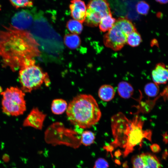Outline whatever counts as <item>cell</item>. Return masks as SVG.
<instances>
[{"mask_svg": "<svg viewBox=\"0 0 168 168\" xmlns=\"http://www.w3.org/2000/svg\"><path fill=\"white\" fill-rule=\"evenodd\" d=\"M0 31V57L4 64L15 71L25 60L38 55V44L30 33L12 26Z\"/></svg>", "mask_w": 168, "mask_h": 168, "instance_id": "6da1fadb", "label": "cell"}, {"mask_svg": "<svg viewBox=\"0 0 168 168\" xmlns=\"http://www.w3.org/2000/svg\"><path fill=\"white\" fill-rule=\"evenodd\" d=\"M111 124L114 138L113 143L122 145L125 148V156L131 152L135 146L142 143L144 138L151 140L152 131L143 129L144 121L138 115L129 119L119 112L112 117Z\"/></svg>", "mask_w": 168, "mask_h": 168, "instance_id": "7a4b0ae2", "label": "cell"}, {"mask_svg": "<svg viewBox=\"0 0 168 168\" xmlns=\"http://www.w3.org/2000/svg\"><path fill=\"white\" fill-rule=\"evenodd\" d=\"M68 118L74 125L82 128H89L100 120L101 113L94 98L81 94L70 102L66 110Z\"/></svg>", "mask_w": 168, "mask_h": 168, "instance_id": "3957f363", "label": "cell"}, {"mask_svg": "<svg viewBox=\"0 0 168 168\" xmlns=\"http://www.w3.org/2000/svg\"><path fill=\"white\" fill-rule=\"evenodd\" d=\"M30 31L38 46L45 53L55 57L62 52L63 46L61 38L41 16H34Z\"/></svg>", "mask_w": 168, "mask_h": 168, "instance_id": "277c9868", "label": "cell"}, {"mask_svg": "<svg viewBox=\"0 0 168 168\" xmlns=\"http://www.w3.org/2000/svg\"><path fill=\"white\" fill-rule=\"evenodd\" d=\"M136 30L132 22L127 18L120 17L103 37L105 45L114 51L120 50L126 44L128 35Z\"/></svg>", "mask_w": 168, "mask_h": 168, "instance_id": "5b68a950", "label": "cell"}, {"mask_svg": "<svg viewBox=\"0 0 168 168\" xmlns=\"http://www.w3.org/2000/svg\"><path fill=\"white\" fill-rule=\"evenodd\" d=\"M19 78L21 89L25 93H30L37 89L43 83L47 86L50 84L47 74L44 72L40 67L35 64L21 68Z\"/></svg>", "mask_w": 168, "mask_h": 168, "instance_id": "8992f818", "label": "cell"}, {"mask_svg": "<svg viewBox=\"0 0 168 168\" xmlns=\"http://www.w3.org/2000/svg\"><path fill=\"white\" fill-rule=\"evenodd\" d=\"M2 96V109L8 116H18L22 114L26 110L25 93L17 87L7 88L1 93Z\"/></svg>", "mask_w": 168, "mask_h": 168, "instance_id": "52a82bcc", "label": "cell"}, {"mask_svg": "<svg viewBox=\"0 0 168 168\" xmlns=\"http://www.w3.org/2000/svg\"><path fill=\"white\" fill-rule=\"evenodd\" d=\"M34 19L32 13L28 10H22L16 12L11 19L12 26L21 30L30 28Z\"/></svg>", "mask_w": 168, "mask_h": 168, "instance_id": "ba28073f", "label": "cell"}, {"mask_svg": "<svg viewBox=\"0 0 168 168\" xmlns=\"http://www.w3.org/2000/svg\"><path fill=\"white\" fill-rule=\"evenodd\" d=\"M132 163L133 168H161L158 158L149 153H143L134 156Z\"/></svg>", "mask_w": 168, "mask_h": 168, "instance_id": "9c48e42d", "label": "cell"}, {"mask_svg": "<svg viewBox=\"0 0 168 168\" xmlns=\"http://www.w3.org/2000/svg\"><path fill=\"white\" fill-rule=\"evenodd\" d=\"M46 115L37 108H33L23 122L25 127H30L39 130L42 129Z\"/></svg>", "mask_w": 168, "mask_h": 168, "instance_id": "30bf717a", "label": "cell"}, {"mask_svg": "<svg viewBox=\"0 0 168 168\" xmlns=\"http://www.w3.org/2000/svg\"><path fill=\"white\" fill-rule=\"evenodd\" d=\"M71 15L72 17L81 23L85 21L86 7L82 0H71L69 5Z\"/></svg>", "mask_w": 168, "mask_h": 168, "instance_id": "8fae6325", "label": "cell"}, {"mask_svg": "<svg viewBox=\"0 0 168 168\" xmlns=\"http://www.w3.org/2000/svg\"><path fill=\"white\" fill-rule=\"evenodd\" d=\"M152 74L154 83L157 85L165 84L168 82V68L163 63H157Z\"/></svg>", "mask_w": 168, "mask_h": 168, "instance_id": "7c38bea8", "label": "cell"}, {"mask_svg": "<svg viewBox=\"0 0 168 168\" xmlns=\"http://www.w3.org/2000/svg\"><path fill=\"white\" fill-rule=\"evenodd\" d=\"M86 8L98 12L102 18L111 13L109 4L106 0H90Z\"/></svg>", "mask_w": 168, "mask_h": 168, "instance_id": "4fadbf2b", "label": "cell"}, {"mask_svg": "<svg viewBox=\"0 0 168 168\" xmlns=\"http://www.w3.org/2000/svg\"><path fill=\"white\" fill-rule=\"evenodd\" d=\"M115 91L113 87L109 84H104L99 88L98 95L102 100L108 102L112 100L114 97Z\"/></svg>", "mask_w": 168, "mask_h": 168, "instance_id": "5bb4252c", "label": "cell"}, {"mask_svg": "<svg viewBox=\"0 0 168 168\" xmlns=\"http://www.w3.org/2000/svg\"><path fill=\"white\" fill-rule=\"evenodd\" d=\"M102 17L98 12L89 8H86L85 21L86 24L89 26H98Z\"/></svg>", "mask_w": 168, "mask_h": 168, "instance_id": "9a60e30c", "label": "cell"}, {"mask_svg": "<svg viewBox=\"0 0 168 168\" xmlns=\"http://www.w3.org/2000/svg\"><path fill=\"white\" fill-rule=\"evenodd\" d=\"M117 91L121 97L127 99L133 95L134 90L130 83L125 81H121L118 85Z\"/></svg>", "mask_w": 168, "mask_h": 168, "instance_id": "2e32d148", "label": "cell"}, {"mask_svg": "<svg viewBox=\"0 0 168 168\" xmlns=\"http://www.w3.org/2000/svg\"><path fill=\"white\" fill-rule=\"evenodd\" d=\"M67 102L62 99L53 100L51 105V110L53 113L55 114H60L66 110L68 107Z\"/></svg>", "mask_w": 168, "mask_h": 168, "instance_id": "e0dca14e", "label": "cell"}, {"mask_svg": "<svg viewBox=\"0 0 168 168\" xmlns=\"http://www.w3.org/2000/svg\"><path fill=\"white\" fill-rule=\"evenodd\" d=\"M116 21L111 13L103 17L99 24L100 30L103 32L109 31L114 26Z\"/></svg>", "mask_w": 168, "mask_h": 168, "instance_id": "ac0fdd59", "label": "cell"}, {"mask_svg": "<svg viewBox=\"0 0 168 168\" xmlns=\"http://www.w3.org/2000/svg\"><path fill=\"white\" fill-rule=\"evenodd\" d=\"M65 45L69 48L73 49L77 48L80 44V39L79 36L74 34L66 35L64 38Z\"/></svg>", "mask_w": 168, "mask_h": 168, "instance_id": "d6986e66", "label": "cell"}, {"mask_svg": "<svg viewBox=\"0 0 168 168\" xmlns=\"http://www.w3.org/2000/svg\"><path fill=\"white\" fill-rule=\"evenodd\" d=\"M81 22L73 19L69 20L67 23V27L72 34H79L82 32L83 26Z\"/></svg>", "mask_w": 168, "mask_h": 168, "instance_id": "ffe728a7", "label": "cell"}, {"mask_svg": "<svg viewBox=\"0 0 168 168\" xmlns=\"http://www.w3.org/2000/svg\"><path fill=\"white\" fill-rule=\"evenodd\" d=\"M95 139V135L92 132L86 130L82 132L81 136V142L85 146H90L94 142Z\"/></svg>", "mask_w": 168, "mask_h": 168, "instance_id": "44dd1931", "label": "cell"}, {"mask_svg": "<svg viewBox=\"0 0 168 168\" xmlns=\"http://www.w3.org/2000/svg\"><path fill=\"white\" fill-rule=\"evenodd\" d=\"M142 41L141 35L136 30L131 32L128 35L127 43L131 46L135 47L138 46Z\"/></svg>", "mask_w": 168, "mask_h": 168, "instance_id": "7402d4cb", "label": "cell"}, {"mask_svg": "<svg viewBox=\"0 0 168 168\" xmlns=\"http://www.w3.org/2000/svg\"><path fill=\"white\" fill-rule=\"evenodd\" d=\"M159 91L158 85L154 83H148L144 87L145 93L147 96L150 97H153L156 96Z\"/></svg>", "mask_w": 168, "mask_h": 168, "instance_id": "603a6c76", "label": "cell"}, {"mask_svg": "<svg viewBox=\"0 0 168 168\" xmlns=\"http://www.w3.org/2000/svg\"><path fill=\"white\" fill-rule=\"evenodd\" d=\"M12 5L16 9L29 7L32 6L33 0H8Z\"/></svg>", "mask_w": 168, "mask_h": 168, "instance_id": "cb8c5ba5", "label": "cell"}, {"mask_svg": "<svg viewBox=\"0 0 168 168\" xmlns=\"http://www.w3.org/2000/svg\"><path fill=\"white\" fill-rule=\"evenodd\" d=\"M137 12L139 14L146 15L148 14L149 9V5L146 2L143 1H139L136 5Z\"/></svg>", "mask_w": 168, "mask_h": 168, "instance_id": "d4e9b609", "label": "cell"}, {"mask_svg": "<svg viewBox=\"0 0 168 168\" xmlns=\"http://www.w3.org/2000/svg\"><path fill=\"white\" fill-rule=\"evenodd\" d=\"M108 163L105 159L99 158L95 161L93 168H108Z\"/></svg>", "mask_w": 168, "mask_h": 168, "instance_id": "484cf974", "label": "cell"}, {"mask_svg": "<svg viewBox=\"0 0 168 168\" xmlns=\"http://www.w3.org/2000/svg\"><path fill=\"white\" fill-rule=\"evenodd\" d=\"M151 148L152 150L154 152H156L159 149V146L156 144H154L151 146Z\"/></svg>", "mask_w": 168, "mask_h": 168, "instance_id": "4316f807", "label": "cell"}, {"mask_svg": "<svg viewBox=\"0 0 168 168\" xmlns=\"http://www.w3.org/2000/svg\"><path fill=\"white\" fill-rule=\"evenodd\" d=\"M157 2L161 4H165L168 3V0H155Z\"/></svg>", "mask_w": 168, "mask_h": 168, "instance_id": "83f0119b", "label": "cell"}, {"mask_svg": "<svg viewBox=\"0 0 168 168\" xmlns=\"http://www.w3.org/2000/svg\"><path fill=\"white\" fill-rule=\"evenodd\" d=\"M1 89H2V88H1V87H0V92H1ZM2 92H1V93Z\"/></svg>", "mask_w": 168, "mask_h": 168, "instance_id": "f1b7e54d", "label": "cell"}]
</instances>
